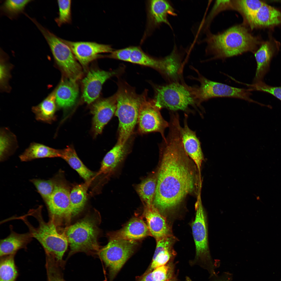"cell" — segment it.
I'll return each instance as SVG.
<instances>
[{"label":"cell","instance_id":"11","mask_svg":"<svg viewBox=\"0 0 281 281\" xmlns=\"http://www.w3.org/2000/svg\"><path fill=\"white\" fill-rule=\"evenodd\" d=\"M197 80L200 83L197 87L198 94L200 104L210 99L218 97L237 98L259 105L260 103L251 98L252 93L248 88L234 87L210 80L200 74Z\"/></svg>","mask_w":281,"mask_h":281},{"label":"cell","instance_id":"39","mask_svg":"<svg viewBox=\"0 0 281 281\" xmlns=\"http://www.w3.org/2000/svg\"><path fill=\"white\" fill-rule=\"evenodd\" d=\"M237 2L239 8L243 12L247 20L255 15L264 3L256 0H238Z\"/></svg>","mask_w":281,"mask_h":281},{"label":"cell","instance_id":"21","mask_svg":"<svg viewBox=\"0 0 281 281\" xmlns=\"http://www.w3.org/2000/svg\"><path fill=\"white\" fill-rule=\"evenodd\" d=\"M10 233L7 237L0 240V257L15 254L19 250L27 249V246L32 239L29 232L20 234L14 231L12 226L10 227Z\"/></svg>","mask_w":281,"mask_h":281},{"label":"cell","instance_id":"26","mask_svg":"<svg viewBox=\"0 0 281 281\" xmlns=\"http://www.w3.org/2000/svg\"><path fill=\"white\" fill-rule=\"evenodd\" d=\"M248 21L252 27L276 25L281 22V13L264 3L255 15Z\"/></svg>","mask_w":281,"mask_h":281},{"label":"cell","instance_id":"5","mask_svg":"<svg viewBox=\"0 0 281 281\" xmlns=\"http://www.w3.org/2000/svg\"><path fill=\"white\" fill-rule=\"evenodd\" d=\"M100 221V215L95 212L65 229L63 232L70 248L68 257L80 252L91 254L98 253Z\"/></svg>","mask_w":281,"mask_h":281},{"label":"cell","instance_id":"19","mask_svg":"<svg viewBox=\"0 0 281 281\" xmlns=\"http://www.w3.org/2000/svg\"><path fill=\"white\" fill-rule=\"evenodd\" d=\"M130 62L154 69L165 78L170 74L173 67L167 56L160 59L155 58L146 54L137 47H132Z\"/></svg>","mask_w":281,"mask_h":281},{"label":"cell","instance_id":"23","mask_svg":"<svg viewBox=\"0 0 281 281\" xmlns=\"http://www.w3.org/2000/svg\"><path fill=\"white\" fill-rule=\"evenodd\" d=\"M76 82L67 78L61 81L55 91L56 103L59 107L68 108L75 104L79 92Z\"/></svg>","mask_w":281,"mask_h":281},{"label":"cell","instance_id":"31","mask_svg":"<svg viewBox=\"0 0 281 281\" xmlns=\"http://www.w3.org/2000/svg\"><path fill=\"white\" fill-rule=\"evenodd\" d=\"M15 135L6 127L2 128L0 132V160L3 161L12 155L18 147Z\"/></svg>","mask_w":281,"mask_h":281},{"label":"cell","instance_id":"40","mask_svg":"<svg viewBox=\"0 0 281 281\" xmlns=\"http://www.w3.org/2000/svg\"><path fill=\"white\" fill-rule=\"evenodd\" d=\"M248 85L251 91H257L266 92L272 95L281 101V86H270L263 81Z\"/></svg>","mask_w":281,"mask_h":281},{"label":"cell","instance_id":"3","mask_svg":"<svg viewBox=\"0 0 281 281\" xmlns=\"http://www.w3.org/2000/svg\"><path fill=\"white\" fill-rule=\"evenodd\" d=\"M116 94L117 103L115 114L119 121L117 143L123 144L133 133L137 123L141 105L148 93L145 90L142 94H138L133 88L126 83L120 82L118 83Z\"/></svg>","mask_w":281,"mask_h":281},{"label":"cell","instance_id":"25","mask_svg":"<svg viewBox=\"0 0 281 281\" xmlns=\"http://www.w3.org/2000/svg\"><path fill=\"white\" fill-rule=\"evenodd\" d=\"M129 140L124 144L117 143L106 154L102 161L98 175L111 173L123 160L129 152Z\"/></svg>","mask_w":281,"mask_h":281},{"label":"cell","instance_id":"1","mask_svg":"<svg viewBox=\"0 0 281 281\" xmlns=\"http://www.w3.org/2000/svg\"><path fill=\"white\" fill-rule=\"evenodd\" d=\"M180 132L170 129L159 146L160 165L153 204L161 212L173 209L194 189L196 174Z\"/></svg>","mask_w":281,"mask_h":281},{"label":"cell","instance_id":"34","mask_svg":"<svg viewBox=\"0 0 281 281\" xmlns=\"http://www.w3.org/2000/svg\"><path fill=\"white\" fill-rule=\"evenodd\" d=\"M173 268L169 264H167L146 272L138 277L137 281H167L173 277Z\"/></svg>","mask_w":281,"mask_h":281},{"label":"cell","instance_id":"37","mask_svg":"<svg viewBox=\"0 0 281 281\" xmlns=\"http://www.w3.org/2000/svg\"><path fill=\"white\" fill-rule=\"evenodd\" d=\"M46 267L47 281H66L63 276L60 264L52 256L46 254Z\"/></svg>","mask_w":281,"mask_h":281},{"label":"cell","instance_id":"28","mask_svg":"<svg viewBox=\"0 0 281 281\" xmlns=\"http://www.w3.org/2000/svg\"><path fill=\"white\" fill-rule=\"evenodd\" d=\"M56 103L55 91L40 104L32 108L36 119L46 123H51L55 118Z\"/></svg>","mask_w":281,"mask_h":281},{"label":"cell","instance_id":"38","mask_svg":"<svg viewBox=\"0 0 281 281\" xmlns=\"http://www.w3.org/2000/svg\"><path fill=\"white\" fill-rule=\"evenodd\" d=\"M59 7L58 17L55 19V21L59 27L63 24H69L72 21L71 0H59L57 1Z\"/></svg>","mask_w":281,"mask_h":281},{"label":"cell","instance_id":"32","mask_svg":"<svg viewBox=\"0 0 281 281\" xmlns=\"http://www.w3.org/2000/svg\"><path fill=\"white\" fill-rule=\"evenodd\" d=\"M157 176L148 177L137 185L136 191L145 205L153 204L156 191Z\"/></svg>","mask_w":281,"mask_h":281},{"label":"cell","instance_id":"42","mask_svg":"<svg viewBox=\"0 0 281 281\" xmlns=\"http://www.w3.org/2000/svg\"><path fill=\"white\" fill-rule=\"evenodd\" d=\"M212 277L213 279L212 281H232V275L227 272L223 273L219 276L217 274Z\"/></svg>","mask_w":281,"mask_h":281},{"label":"cell","instance_id":"15","mask_svg":"<svg viewBox=\"0 0 281 281\" xmlns=\"http://www.w3.org/2000/svg\"><path fill=\"white\" fill-rule=\"evenodd\" d=\"M116 94L98 101L93 105V131L95 136L100 134L105 126L115 113L117 108Z\"/></svg>","mask_w":281,"mask_h":281},{"label":"cell","instance_id":"36","mask_svg":"<svg viewBox=\"0 0 281 281\" xmlns=\"http://www.w3.org/2000/svg\"><path fill=\"white\" fill-rule=\"evenodd\" d=\"M30 181L35 186L45 204L50 198L54 190L56 178L47 180L34 178Z\"/></svg>","mask_w":281,"mask_h":281},{"label":"cell","instance_id":"41","mask_svg":"<svg viewBox=\"0 0 281 281\" xmlns=\"http://www.w3.org/2000/svg\"><path fill=\"white\" fill-rule=\"evenodd\" d=\"M132 49V47H130L113 50L109 54L105 56L110 58L130 62Z\"/></svg>","mask_w":281,"mask_h":281},{"label":"cell","instance_id":"13","mask_svg":"<svg viewBox=\"0 0 281 281\" xmlns=\"http://www.w3.org/2000/svg\"><path fill=\"white\" fill-rule=\"evenodd\" d=\"M62 41L70 48L75 58L84 67L97 59L103 57V53H111L113 50L110 45L95 42Z\"/></svg>","mask_w":281,"mask_h":281},{"label":"cell","instance_id":"43","mask_svg":"<svg viewBox=\"0 0 281 281\" xmlns=\"http://www.w3.org/2000/svg\"><path fill=\"white\" fill-rule=\"evenodd\" d=\"M167 281H177L175 277H172L169 279H168Z\"/></svg>","mask_w":281,"mask_h":281},{"label":"cell","instance_id":"9","mask_svg":"<svg viewBox=\"0 0 281 281\" xmlns=\"http://www.w3.org/2000/svg\"><path fill=\"white\" fill-rule=\"evenodd\" d=\"M200 194L199 192L195 204V216L191 224L192 230L196 247L195 258L201 260L203 267L210 271L215 268L216 264L212 261L209 256L206 221Z\"/></svg>","mask_w":281,"mask_h":281},{"label":"cell","instance_id":"27","mask_svg":"<svg viewBox=\"0 0 281 281\" xmlns=\"http://www.w3.org/2000/svg\"><path fill=\"white\" fill-rule=\"evenodd\" d=\"M62 150L50 148L44 144L33 142L19 156L22 162L44 158L61 157Z\"/></svg>","mask_w":281,"mask_h":281},{"label":"cell","instance_id":"16","mask_svg":"<svg viewBox=\"0 0 281 281\" xmlns=\"http://www.w3.org/2000/svg\"><path fill=\"white\" fill-rule=\"evenodd\" d=\"M188 116L186 113L184 126H180L179 130L184 148L186 152L194 162L200 174L201 167L204 158L200 142L195 131L191 129L187 123Z\"/></svg>","mask_w":281,"mask_h":281},{"label":"cell","instance_id":"8","mask_svg":"<svg viewBox=\"0 0 281 281\" xmlns=\"http://www.w3.org/2000/svg\"><path fill=\"white\" fill-rule=\"evenodd\" d=\"M137 244L136 240H109L107 244L100 250L98 254L108 268L110 281L133 254Z\"/></svg>","mask_w":281,"mask_h":281},{"label":"cell","instance_id":"35","mask_svg":"<svg viewBox=\"0 0 281 281\" xmlns=\"http://www.w3.org/2000/svg\"><path fill=\"white\" fill-rule=\"evenodd\" d=\"M31 0H22L5 1L1 6L2 12L10 19L16 18L23 12L26 5Z\"/></svg>","mask_w":281,"mask_h":281},{"label":"cell","instance_id":"7","mask_svg":"<svg viewBox=\"0 0 281 281\" xmlns=\"http://www.w3.org/2000/svg\"><path fill=\"white\" fill-rule=\"evenodd\" d=\"M32 21L44 36L55 61L67 78L76 81L80 79L82 75L81 67L69 46L35 18Z\"/></svg>","mask_w":281,"mask_h":281},{"label":"cell","instance_id":"24","mask_svg":"<svg viewBox=\"0 0 281 281\" xmlns=\"http://www.w3.org/2000/svg\"><path fill=\"white\" fill-rule=\"evenodd\" d=\"M274 51L271 43L266 41L263 43L254 54L257 68L253 84L263 81L264 78L269 71L271 59Z\"/></svg>","mask_w":281,"mask_h":281},{"label":"cell","instance_id":"6","mask_svg":"<svg viewBox=\"0 0 281 281\" xmlns=\"http://www.w3.org/2000/svg\"><path fill=\"white\" fill-rule=\"evenodd\" d=\"M154 100L161 109L166 108L171 112L178 110L190 112L189 106L200 107L197 87L188 86L179 81L154 87Z\"/></svg>","mask_w":281,"mask_h":281},{"label":"cell","instance_id":"18","mask_svg":"<svg viewBox=\"0 0 281 281\" xmlns=\"http://www.w3.org/2000/svg\"><path fill=\"white\" fill-rule=\"evenodd\" d=\"M151 235L146 223L139 217L131 219L122 228L108 234L109 240H136Z\"/></svg>","mask_w":281,"mask_h":281},{"label":"cell","instance_id":"20","mask_svg":"<svg viewBox=\"0 0 281 281\" xmlns=\"http://www.w3.org/2000/svg\"><path fill=\"white\" fill-rule=\"evenodd\" d=\"M156 240V247L152 262L146 272L167 264L176 254L173 246L176 239L173 235Z\"/></svg>","mask_w":281,"mask_h":281},{"label":"cell","instance_id":"17","mask_svg":"<svg viewBox=\"0 0 281 281\" xmlns=\"http://www.w3.org/2000/svg\"><path fill=\"white\" fill-rule=\"evenodd\" d=\"M143 214L151 235L156 240L173 235L165 218L153 204L145 205Z\"/></svg>","mask_w":281,"mask_h":281},{"label":"cell","instance_id":"30","mask_svg":"<svg viewBox=\"0 0 281 281\" xmlns=\"http://www.w3.org/2000/svg\"><path fill=\"white\" fill-rule=\"evenodd\" d=\"M61 157L66 161L70 166L75 170L86 181L91 179L94 174L88 169L78 157L73 148L67 146L62 150Z\"/></svg>","mask_w":281,"mask_h":281},{"label":"cell","instance_id":"14","mask_svg":"<svg viewBox=\"0 0 281 281\" xmlns=\"http://www.w3.org/2000/svg\"><path fill=\"white\" fill-rule=\"evenodd\" d=\"M121 68L111 71L98 69L90 70L83 79L82 97L84 101L90 104L99 96L102 86L108 79L121 73Z\"/></svg>","mask_w":281,"mask_h":281},{"label":"cell","instance_id":"10","mask_svg":"<svg viewBox=\"0 0 281 281\" xmlns=\"http://www.w3.org/2000/svg\"><path fill=\"white\" fill-rule=\"evenodd\" d=\"M70 193L69 189L66 184L56 177L54 190L46 205L49 220L58 227L69 223L72 217Z\"/></svg>","mask_w":281,"mask_h":281},{"label":"cell","instance_id":"29","mask_svg":"<svg viewBox=\"0 0 281 281\" xmlns=\"http://www.w3.org/2000/svg\"><path fill=\"white\" fill-rule=\"evenodd\" d=\"M92 179L77 185L72 189L70 198L72 217L78 214L83 209L87 199L88 189Z\"/></svg>","mask_w":281,"mask_h":281},{"label":"cell","instance_id":"12","mask_svg":"<svg viewBox=\"0 0 281 281\" xmlns=\"http://www.w3.org/2000/svg\"><path fill=\"white\" fill-rule=\"evenodd\" d=\"M161 110L154 99L148 98L147 95L145 97L141 105L138 117V130L140 133L157 132L163 139H165V131L169 127V123L162 116Z\"/></svg>","mask_w":281,"mask_h":281},{"label":"cell","instance_id":"33","mask_svg":"<svg viewBox=\"0 0 281 281\" xmlns=\"http://www.w3.org/2000/svg\"><path fill=\"white\" fill-rule=\"evenodd\" d=\"M15 254L0 257V281H16L18 275Z\"/></svg>","mask_w":281,"mask_h":281},{"label":"cell","instance_id":"2","mask_svg":"<svg viewBox=\"0 0 281 281\" xmlns=\"http://www.w3.org/2000/svg\"><path fill=\"white\" fill-rule=\"evenodd\" d=\"M42 206L30 209L22 216H15L14 220H20L27 226L33 238L41 244L45 254L50 255L60 263L63 265L62 259L66 250L68 242L63 232L60 231L59 227L53 221L46 222L42 214Z\"/></svg>","mask_w":281,"mask_h":281},{"label":"cell","instance_id":"4","mask_svg":"<svg viewBox=\"0 0 281 281\" xmlns=\"http://www.w3.org/2000/svg\"><path fill=\"white\" fill-rule=\"evenodd\" d=\"M207 40L214 59H225L252 51L258 43L256 38L240 26L232 27L221 34L210 35Z\"/></svg>","mask_w":281,"mask_h":281},{"label":"cell","instance_id":"22","mask_svg":"<svg viewBox=\"0 0 281 281\" xmlns=\"http://www.w3.org/2000/svg\"><path fill=\"white\" fill-rule=\"evenodd\" d=\"M148 4V17L152 25L156 27L164 23L171 27L168 17L177 15L170 2L166 0H152L149 1Z\"/></svg>","mask_w":281,"mask_h":281}]
</instances>
